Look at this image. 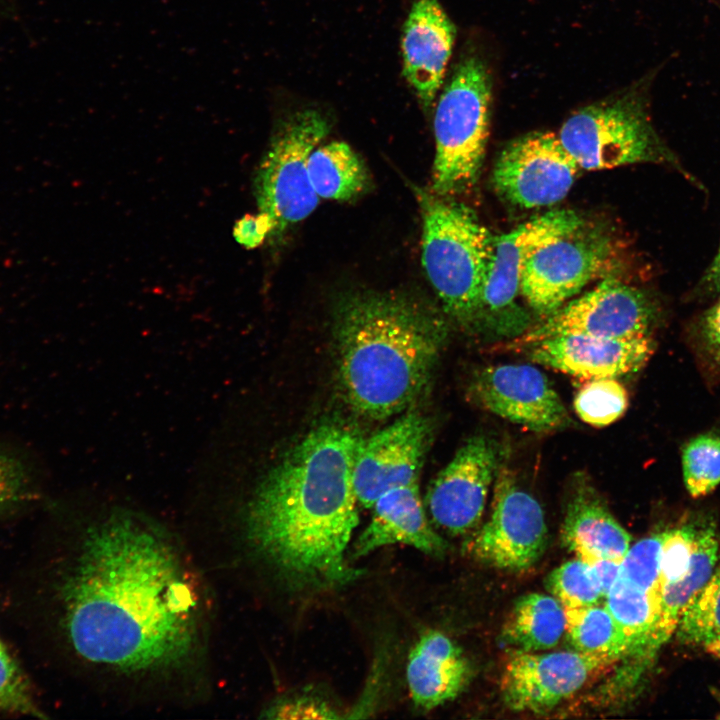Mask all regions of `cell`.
<instances>
[{
    "instance_id": "6da1fadb",
    "label": "cell",
    "mask_w": 720,
    "mask_h": 720,
    "mask_svg": "<svg viewBox=\"0 0 720 720\" xmlns=\"http://www.w3.org/2000/svg\"><path fill=\"white\" fill-rule=\"evenodd\" d=\"M53 584L64 646L104 688L160 703L204 691L208 591L161 522L127 506L100 509L69 540Z\"/></svg>"
},
{
    "instance_id": "7a4b0ae2",
    "label": "cell",
    "mask_w": 720,
    "mask_h": 720,
    "mask_svg": "<svg viewBox=\"0 0 720 720\" xmlns=\"http://www.w3.org/2000/svg\"><path fill=\"white\" fill-rule=\"evenodd\" d=\"M358 441L338 424L312 429L258 483L227 542L294 583L356 579L361 572L344 555L358 524L352 481Z\"/></svg>"
},
{
    "instance_id": "3957f363",
    "label": "cell",
    "mask_w": 720,
    "mask_h": 720,
    "mask_svg": "<svg viewBox=\"0 0 720 720\" xmlns=\"http://www.w3.org/2000/svg\"><path fill=\"white\" fill-rule=\"evenodd\" d=\"M335 320L347 402L376 420L403 412L432 378L447 336L441 316L406 295L360 292L344 297Z\"/></svg>"
},
{
    "instance_id": "277c9868",
    "label": "cell",
    "mask_w": 720,
    "mask_h": 720,
    "mask_svg": "<svg viewBox=\"0 0 720 720\" xmlns=\"http://www.w3.org/2000/svg\"><path fill=\"white\" fill-rule=\"evenodd\" d=\"M420 205L422 264L445 311L462 325L479 322L494 238L462 203L415 188Z\"/></svg>"
},
{
    "instance_id": "5b68a950",
    "label": "cell",
    "mask_w": 720,
    "mask_h": 720,
    "mask_svg": "<svg viewBox=\"0 0 720 720\" xmlns=\"http://www.w3.org/2000/svg\"><path fill=\"white\" fill-rule=\"evenodd\" d=\"M492 79L483 60L468 55L455 67L434 115L432 189L441 197L477 181L489 135Z\"/></svg>"
},
{
    "instance_id": "8992f818",
    "label": "cell",
    "mask_w": 720,
    "mask_h": 720,
    "mask_svg": "<svg viewBox=\"0 0 720 720\" xmlns=\"http://www.w3.org/2000/svg\"><path fill=\"white\" fill-rule=\"evenodd\" d=\"M557 135L584 170L674 161L652 128L640 95L634 92L578 110Z\"/></svg>"
},
{
    "instance_id": "52a82bcc",
    "label": "cell",
    "mask_w": 720,
    "mask_h": 720,
    "mask_svg": "<svg viewBox=\"0 0 720 720\" xmlns=\"http://www.w3.org/2000/svg\"><path fill=\"white\" fill-rule=\"evenodd\" d=\"M327 119L308 109L289 117L274 135L255 178L259 211L273 222V233L307 218L320 198L308 172L311 152L329 132Z\"/></svg>"
},
{
    "instance_id": "ba28073f",
    "label": "cell",
    "mask_w": 720,
    "mask_h": 720,
    "mask_svg": "<svg viewBox=\"0 0 720 720\" xmlns=\"http://www.w3.org/2000/svg\"><path fill=\"white\" fill-rule=\"evenodd\" d=\"M579 216L549 211L494 238V253L480 307L479 322L495 336L513 337L528 330V318L516 305L526 262L542 246L577 232Z\"/></svg>"
},
{
    "instance_id": "9c48e42d",
    "label": "cell",
    "mask_w": 720,
    "mask_h": 720,
    "mask_svg": "<svg viewBox=\"0 0 720 720\" xmlns=\"http://www.w3.org/2000/svg\"><path fill=\"white\" fill-rule=\"evenodd\" d=\"M547 526L539 502L501 466L495 479L491 514L468 543V552L493 567L523 571L547 545Z\"/></svg>"
},
{
    "instance_id": "30bf717a",
    "label": "cell",
    "mask_w": 720,
    "mask_h": 720,
    "mask_svg": "<svg viewBox=\"0 0 720 720\" xmlns=\"http://www.w3.org/2000/svg\"><path fill=\"white\" fill-rule=\"evenodd\" d=\"M652 320V307L641 291L618 279L606 278L527 330L517 343L527 345L567 334L609 339L645 337L649 336Z\"/></svg>"
},
{
    "instance_id": "8fae6325",
    "label": "cell",
    "mask_w": 720,
    "mask_h": 720,
    "mask_svg": "<svg viewBox=\"0 0 720 720\" xmlns=\"http://www.w3.org/2000/svg\"><path fill=\"white\" fill-rule=\"evenodd\" d=\"M580 167L553 132H532L508 144L493 173L495 187L524 208L550 206L566 197Z\"/></svg>"
},
{
    "instance_id": "7c38bea8",
    "label": "cell",
    "mask_w": 720,
    "mask_h": 720,
    "mask_svg": "<svg viewBox=\"0 0 720 720\" xmlns=\"http://www.w3.org/2000/svg\"><path fill=\"white\" fill-rule=\"evenodd\" d=\"M501 460L496 441L484 435L469 438L428 489L426 505L433 522L456 535L478 526Z\"/></svg>"
},
{
    "instance_id": "4fadbf2b",
    "label": "cell",
    "mask_w": 720,
    "mask_h": 720,
    "mask_svg": "<svg viewBox=\"0 0 720 720\" xmlns=\"http://www.w3.org/2000/svg\"><path fill=\"white\" fill-rule=\"evenodd\" d=\"M615 659L581 653L513 652L500 682L505 704L514 711L545 712L576 692Z\"/></svg>"
},
{
    "instance_id": "5bb4252c",
    "label": "cell",
    "mask_w": 720,
    "mask_h": 720,
    "mask_svg": "<svg viewBox=\"0 0 720 720\" xmlns=\"http://www.w3.org/2000/svg\"><path fill=\"white\" fill-rule=\"evenodd\" d=\"M611 249L608 240L579 237L576 232L550 242L526 262L520 292L546 318L607 268Z\"/></svg>"
},
{
    "instance_id": "9a60e30c",
    "label": "cell",
    "mask_w": 720,
    "mask_h": 720,
    "mask_svg": "<svg viewBox=\"0 0 720 720\" xmlns=\"http://www.w3.org/2000/svg\"><path fill=\"white\" fill-rule=\"evenodd\" d=\"M468 395L478 407L534 432L559 430L571 423L546 375L531 365L485 367L473 376Z\"/></svg>"
},
{
    "instance_id": "2e32d148",
    "label": "cell",
    "mask_w": 720,
    "mask_h": 720,
    "mask_svg": "<svg viewBox=\"0 0 720 720\" xmlns=\"http://www.w3.org/2000/svg\"><path fill=\"white\" fill-rule=\"evenodd\" d=\"M429 437L427 420L411 411L369 438L359 439L352 470L357 501L372 508L386 492L418 483Z\"/></svg>"
},
{
    "instance_id": "e0dca14e",
    "label": "cell",
    "mask_w": 720,
    "mask_h": 720,
    "mask_svg": "<svg viewBox=\"0 0 720 720\" xmlns=\"http://www.w3.org/2000/svg\"><path fill=\"white\" fill-rule=\"evenodd\" d=\"M527 345L528 355L535 363L586 380L616 378L638 371L654 350L650 336L609 339L567 334Z\"/></svg>"
},
{
    "instance_id": "ac0fdd59",
    "label": "cell",
    "mask_w": 720,
    "mask_h": 720,
    "mask_svg": "<svg viewBox=\"0 0 720 720\" xmlns=\"http://www.w3.org/2000/svg\"><path fill=\"white\" fill-rule=\"evenodd\" d=\"M455 35L438 0H413L402 33L403 74L424 108L443 84Z\"/></svg>"
},
{
    "instance_id": "d6986e66",
    "label": "cell",
    "mask_w": 720,
    "mask_h": 720,
    "mask_svg": "<svg viewBox=\"0 0 720 720\" xmlns=\"http://www.w3.org/2000/svg\"><path fill=\"white\" fill-rule=\"evenodd\" d=\"M372 508V518L355 542V557L397 543L437 556L446 551L447 542L427 518L418 483L386 492Z\"/></svg>"
},
{
    "instance_id": "ffe728a7",
    "label": "cell",
    "mask_w": 720,
    "mask_h": 720,
    "mask_svg": "<svg viewBox=\"0 0 720 720\" xmlns=\"http://www.w3.org/2000/svg\"><path fill=\"white\" fill-rule=\"evenodd\" d=\"M406 675L414 704L430 710L456 698L468 685L472 668L455 642L430 630L412 647Z\"/></svg>"
},
{
    "instance_id": "44dd1931",
    "label": "cell",
    "mask_w": 720,
    "mask_h": 720,
    "mask_svg": "<svg viewBox=\"0 0 720 720\" xmlns=\"http://www.w3.org/2000/svg\"><path fill=\"white\" fill-rule=\"evenodd\" d=\"M561 536L578 558L622 561L631 542L630 534L584 480L577 484L567 503Z\"/></svg>"
},
{
    "instance_id": "7402d4cb",
    "label": "cell",
    "mask_w": 720,
    "mask_h": 720,
    "mask_svg": "<svg viewBox=\"0 0 720 720\" xmlns=\"http://www.w3.org/2000/svg\"><path fill=\"white\" fill-rule=\"evenodd\" d=\"M719 559V542L712 526L697 529L695 548L686 573L661 588L658 615L643 649L646 664L676 632L678 623L712 575Z\"/></svg>"
},
{
    "instance_id": "603a6c76",
    "label": "cell",
    "mask_w": 720,
    "mask_h": 720,
    "mask_svg": "<svg viewBox=\"0 0 720 720\" xmlns=\"http://www.w3.org/2000/svg\"><path fill=\"white\" fill-rule=\"evenodd\" d=\"M565 624L564 607L555 597L530 593L514 603L503 624L501 639L513 652L548 650L560 641Z\"/></svg>"
},
{
    "instance_id": "cb8c5ba5",
    "label": "cell",
    "mask_w": 720,
    "mask_h": 720,
    "mask_svg": "<svg viewBox=\"0 0 720 720\" xmlns=\"http://www.w3.org/2000/svg\"><path fill=\"white\" fill-rule=\"evenodd\" d=\"M308 172L320 199L347 201L368 186V172L359 156L343 141L318 145L310 154Z\"/></svg>"
},
{
    "instance_id": "d4e9b609",
    "label": "cell",
    "mask_w": 720,
    "mask_h": 720,
    "mask_svg": "<svg viewBox=\"0 0 720 720\" xmlns=\"http://www.w3.org/2000/svg\"><path fill=\"white\" fill-rule=\"evenodd\" d=\"M564 634L575 651L619 661L631 653L626 635L605 606L564 608Z\"/></svg>"
},
{
    "instance_id": "484cf974",
    "label": "cell",
    "mask_w": 720,
    "mask_h": 720,
    "mask_svg": "<svg viewBox=\"0 0 720 720\" xmlns=\"http://www.w3.org/2000/svg\"><path fill=\"white\" fill-rule=\"evenodd\" d=\"M604 600L630 642V655L640 661L658 615L660 592L642 590L618 576Z\"/></svg>"
},
{
    "instance_id": "4316f807",
    "label": "cell",
    "mask_w": 720,
    "mask_h": 720,
    "mask_svg": "<svg viewBox=\"0 0 720 720\" xmlns=\"http://www.w3.org/2000/svg\"><path fill=\"white\" fill-rule=\"evenodd\" d=\"M676 632L687 644L704 645L720 637V556L709 580L683 613Z\"/></svg>"
},
{
    "instance_id": "83f0119b",
    "label": "cell",
    "mask_w": 720,
    "mask_h": 720,
    "mask_svg": "<svg viewBox=\"0 0 720 720\" xmlns=\"http://www.w3.org/2000/svg\"><path fill=\"white\" fill-rule=\"evenodd\" d=\"M629 399L615 378L588 380L577 392L573 406L578 417L594 427L608 426L623 416Z\"/></svg>"
},
{
    "instance_id": "f1b7e54d",
    "label": "cell",
    "mask_w": 720,
    "mask_h": 720,
    "mask_svg": "<svg viewBox=\"0 0 720 720\" xmlns=\"http://www.w3.org/2000/svg\"><path fill=\"white\" fill-rule=\"evenodd\" d=\"M682 469L692 497L712 492L720 484V437L702 434L690 440L682 452Z\"/></svg>"
},
{
    "instance_id": "f546056e",
    "label": "cell",
    "mask_w": 720,
    "mask_h": 720,
    "mask_svg": "<svg viewBox=\"0 0 720 720\" xmlns=\"http://www.w3.org/2000/svg\"><path fill=\"white\" fill-rule=\"evenodd\" d=\"M546 585L565 609L597 605L604 599L588 565L579 558L554 569Z\"/></svg>"
},
{
    "instance_id": "4dcf8cb0",
    "label": "cell",
    "mask_w": 720,
    "mask_h": 720,
    "mask_svg": "<svg viewBox=\"0 0 720 720\" xmlns=\"http://www.w3.org/2000/svg\"><path fill=\"white\" fill-rule=\"evenodd\" d=\"M663 536L664 532L656 533L629 547L621 562L619 577L642 590L661 592L659 576Z\"/></svg>"
},
{
    "instance_id": "1f68e13d",
    "label": "cell",
    "mask_w": 720,
    "mask_h": 720,
    "mask_svg": "<svg viewBox=\"0 0 720 720\" xmlns=\"http://www.w3.org/2000/svg\"><path fill=\"white\" fill-rule=\"evenodd\" d=\"M0 712L46 718L15 658L0 641Z\"/></svg>"
},
{
    "instance_id": "d6a6232c",
    "label": "cell",
    "mask_w": 720,
    "mask_h": 720,
    "mask_svg": "<svg viewBox=\"0 0 720 720\" xmlns=\"http://www.w3.org/2000/svg\"><path fill=\"white\" fill-rule=\"evenodd\" d=\"M697 529L692 526L664 531L660 557L659 587L681 578L689 568Z\"/></svg>"
},
{
    "instance_id": "836d02e7",
    "label": "cell",
    "mask_w": 720,
    "mask_h": 720,
    "mask_svg": "<svg viewBox=\"0 0 720 720\" xmlns=\"http://www.w3.org/2000/svg\"><path fill=\"white\" fill-rule=\"evenodd\" d=\"M35 497L24 463L0 446V513L15 510Z\"/></svg>"
},
{
    "instance_id": "e575fe53",
    "label": "cell",
    "mask_w": 720,
    "mask_h": 720,
    "mask_svg": "<svg viewBox=\"0 0 720 720\" xmlns=\"http://www.w3.org/2000/svg\"><path fill=\"white\" fill-rule=\"evenodd\" d=\"M269 719H335L337 714L325 702L312 697L281 699L263 711Z\"/></svg>"
},
{
    "instance_id": "d590c367",
    "label": "cell",
    "mask_w": 720,
    "mask_h": 720,
    "mask_svg": "<svg viewBox=\"0 0 720 720\" xmlns=\"http://www.w3.org/2000/svg\"><path fill=\"white\" fill-rule=\"evenodd\" d=\"M274 225L268 215L260 212L241 218L233 229L234 238L246 248H255L273 233Z\"/></svg>"
},
{
    "instance_id": "8d00e7d4",
    "label": "cell",
    "mask_w": 720,
    "mask_h": 720,
    "mask_svg": "<svg viewBox=\"0 0 720 720\" xmlns=\"http://www.w3.org/2000/svg\"><path fill=\"white\" fill-rule=\"evenodd\" d=\"M579 559L588 565L603 598H605L619 576L622 561L593 556Z\"/></svg>"
},
{
    "instance_id": "74e56055",
    "label": "cell",
    "mask_w": 720,
    "mask_h": 720,
    "mask_svg": "<svg viewBox=\"0 0 720 720\" xmlns=\"http://www.w3.org/2000/svg\"><path fill=\"white\" fill-rule=\"evenodd\" d=\"M703 334L710 355L720 364V300L705 315Z\"/></svg>"
},
{
    "instance_id": "f35d334b",
    "label": "cell",
    "mask_w": 720,
    "mask_h": 720,
    "mask_svg": "<svg viewBox=\"0 0 720 720\" xmlns=\"http://www.w3.org/2000/svg\"><path fill=\"white\" fill-rule=\"evenodd\" d=\"M704 283L712 291L720 292V244L710 267L706 271Z\"/></svg>"
},
{
    "instance_id": "ab89813d",
    "label": "cell",
    "mask_w": 720,
    "mask_h": 720,
    "mask_svg": "<svg viewBox=\"0 0 720 720\" xmlns=\"http://www.w3.org/2000/svg\"><path fill=\"white\" fill-rule=\"evenodd\" d=\"M709 652L720 658V637H717L703 645Z\"/></svg>"
},
{
    "instance_id": "60d3db41",
    "label": "cell",
    "mask_w": 720,
    "mask_h": 720,
    "mask_svg": "<svg viewBox=\"0 0 720 720\" xmlns=\"http://www.w3.org/2000/svg\"><path fill=\"white\" fill-rule=\"evenodd\" d=\"M0 641H1V639H0Z\"/></svg>"
}]
</instances>
